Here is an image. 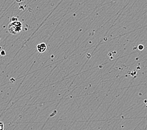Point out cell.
Wrapping results in <instances>:
<instances>
[{
	"mask_svg": "<svg viewBox=\"0 0 147 130\" xmlns=\"http://www.w3.org/2000/svg\"><path fill=\"white\" fill-rule=\"evenodd\" d=\"M23 28V24L18 21H14L9 24L8 31L12 34H16L21 32Z\"/></svg>",
	"mask_w": 147,
	"mask_h": 130,
	"instance_id": "cell-1",
	"label": "cell"
},
{
	"mask_svg": "<svg viewBox=\"0 0 147 130\" xmlns=\"http://www.w3.org/2000/svg\"><path fill=\"white\" fill-rule=\"evenodd\" d=\"M47 49V46L44 43H40L39 44H38V46H37V50H38V52L41 53H44L45 51H46Z\"/></svg>",
	"mask_w": 147,
	"mask_h": 130,
	"instance_id": "cell-2",
	"label": "cell"
},
{
	"mask_svg": "<svg viewBox=\"0 0 147 130\" xmlns=\"http://www.w3.org/2000/svg\"><path fill=\"white\" fill-rule=\"evenodd\" d=\"M0 130H4V123L0 122Z\"/></svg>",
	"mask_w": 147,
	"mask_h": 130,
	"instance_id": "cell-3",
	"label": "cell"
}]
</instances>
